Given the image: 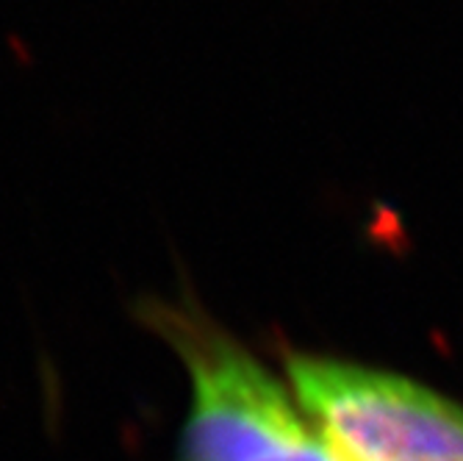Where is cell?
I'll return each instance as SVG.
<instances>
[{"label":"cell","instance_id":"obj_1","mask_svg":"<svg viewBox=\"0 0 463 461\" xmlns=\"http://www.w3.org/2000/svg\"><path fill=\"white\" fill-rule=\"evenodd\" d=\"M139 317L189 372L192 403L175 461H342L291 387L192 295L147 298Z\"/></svg>","mask_w":463,"mask_h":461},{"label":"cell","instance_id":"obj_2","mask_svg":"<svg viewBox=\"0 0 463 461\" xmlns=\"http://www.w3.org/2000/svg\"><path fill=\"white\" fill-rule=\"evenodd\" d=\"M288 387L342 461H463V406L400 372L288 353Z\"/></svg>","mask_w":463,"mask_h":461}]
</instances>
